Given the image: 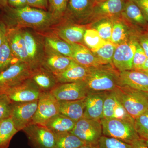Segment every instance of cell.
<instances>
[{
  "label": "cell",
  "instance_id": "obj_2",
  "mask_svg": "<svg viewBox=\"0 0 148 148\" xmlns=\"http://www.w3.org/2000/svg\"><path fill=\"white\" fill-rule=\"evenodd\" d=\"M119 73L111 65L90 67L84 81L88 92L113 91L119 86Z\"/></svg>",
  "mask_w": 148,
  "mask_h": 148
},
{
  "label": "cell",
  "instance_id": "obj_26",
  "mask_svg": "<svg viewBox=\"0 0 148 148\" xmlns=\"http://www.w3.org/2000/svg\"><path fill=\"white\" fill-rule=\"evenodd\" d=\"M71 45L73 48L71 58L78 64L87 68L105 65L85 46L77 43L71 44Z\"/></svg>",
  "mask_w": 148,
  "mask_h": 148
},
{
  "label": "cell",
  "instance_id": "obj_11",
  "mask_svg": "<svg viewBox=\"0 0 148 148\" xmlns=\"http://www.w3.org/2000/svg\"><path fill=\"white\" fill-rule=\"evenodd\" d=\"M33 148H53L55 134L45 125L31 123L23 130Z\"/></svg>",
  "mask_w": 148,
  "mask_h": 148
},
{
  "label": "cell",
  "instance_id": "obj_50",
  "mask_svg": "<svg viewBox=\"0 0 148 148\" xmlns=\"http://www.w3.org/2000/svg\"><path fill=\"white\" fill-rule=\"evenodd\" d=\"M91 1L93 3V4H94L97 3L101 2H103L106 0H91Z\"/></svg>",
  "mask_w": 148,
  "mask_h": 148
},
{
  "label": "cell",
  "instance_id": "obj_40",
  "mask_svg": "<svg viewBox=\"0 0 148 148\" xmlns=\"http://www.w3.org/2000/svg\"><path fill=\"white\" fill-rule=\"evenodd\" d=\"M147 58L145 51L138 42L133 57L132 70L140 71Z\"/></svg>",
  "mask_w": 148,
  "mask_h": 148
},
{
  "label": "cell",
  "instance_id": "obj_13",
  "mask_svg": "<svg viewBox=\"0 0 148 148\" xmlns=\"http://www.w3.org/2000/svg\"><path fill=\"white\" fill-rule=\"evenodd\" d=\"M38 100L23 103H13L10 119L17 131L23 130L32 123Z\"/></svg>",
  "mask_w": 148,
  "mask_h": 148
},
{
  "label": "cell",
  "instance_id": "obj_20",
  "mask_svg": "<svg viewBox=\"0 0 148 148\" xmlns=\"http://www.w3.org/2000/svg\"><path fill=\"white\" fill-rule=\"evenodd\" d=\"M107 92H88L85 98V109L83 117L101 120L103 118L104 101Z\"/></svg>",
  "mask_w": 148,
  "mask_h": 148
},
{
  "label": "cell",
  "instance_id": "obj_18",
  "mask_svg": "<svg viewBox=\"0 0 148 148\" xmlns=\"http://www.w3.org/2000/svg\"><path fill=\"white\" fill-rule=\"evenodd\" d=\"M103 118L126 120L135 123V120L127 113L114 90L107 92L104 101Z\"/></svg>",
  "mask_w": 148,
  "mask_h": 148
},
{
  "label": "cell",
  "instance_id": "obj_15",
  "mask_svg": "<svg viewBox=\"0 0 148 148\" xmlns=\"http://www.w3.org/2000/svg\"><path fill=\"white\" fill-rule=\"evenodd\" d=\"M58 101H71L86 98L88 91L84 81L59 84L50 92Z\"/></svg>",
  "mask_w": 148,
  "mask_h": 148
},
{
  "label": "cell",
  "instance_id": "obj_32",
  "mask_svg": "<svg viewBox=\"0 0 148 148\" xmlns=\"http://www.w3.org/2000/svg\"><path fill=\"white\" fill-rule=\"evenodd\" d=\"M86 26L95 29L104 40L110 41L113 26L112 18H101Z\"/></svg>",
  "mask_w": 148,
  "mask_h": 148
},
{
  "label": "cell",
  "instance_id": "obj_44",
  "mask_svg": "<svg viewBox=\"0 0 148 148\" xmlns=\"http://www.w3.org/2000/svg\"><path fill=\"white\" fill-rule=\"evenodd\" d=\"M7 32V27L5 23L0 18V46L6 38Z\"/></svg>",
  "mask_w": 148,
  "mask_h": 148
},
{
  "label": "cell",
  "instance_id": "obj_5",
  "mask_svg": "<svg viewBox=\"0 0 148 148\" xmlns=\"http://www.w3.org/2000/svg\"><path fill=\"white\" fill-rule=\"evenodd\" d=\"M22 29L25 40L29 66L32 71L41 67L45 54V45L41 34L29 29Z\"/></svg>",
  "mask_w": 148,
  "mask_h": 148
},
{
  "label": "cell",
  "instance_id": "obj_25",
  "mask_svg": "<svg viewBox=\"0 0 148 148\" xmlns=\"http://www.w3.org/2000/svg\"><path fill=\"white\" fill-rule=\"evenodd\" d=\"M30 78L41 92H51L59 84L55 75L42 67L32 71Z\"/></svg>",
  "mask_w": 148,
  "mask_h": 148
},
{
  "label": "cell",
  "instance_id": "obj_6",
  "mask_svg": "<svg viewBox=\"0 0 148 148\" xmlns=\"http://www.w3.org/2000/svg\"><path fill=\"white\" fill-rule=\"evenodd\" d=\"M32 71L25 63L16 61L0 73V93L30 78Z\"/></svg>",
  "mask_w": 148,
  "mask_h": 148
},
{
  "label": "cell",
  "instance_id": "obj_12",
  "mask_svg": "<svg viewBox=\"0 0 148 148\" xmlns=\"http://www.w3.org/2000/svg\"><path fill=\"white\" fill-rule=\"evenodd\" d=\"M41 91L34 83L28 79L2 93L7 95L13 103H23L38 100Z\"/></svg>",
  "mask_w": 148,
  "mask_h": 148
},
{
  "label": "cell",
  "instance_id": "obj_34",
  "mask_svg": "<svg viewBox=\"0 0 148 148\" xmlns=\"http://www.w3.org/2000/svg\"><path fill=\"white\" fill-rule=\"evenodd\" d=\"M106 42L95 29L87 26L84 36V45L92 51L103 46Z\"/></svg>",
  "mask_w": 148,
  "mask_h": 148
},
{
  "label": "cell",
  "instance_id": "obj_10",
  "mask_svg": "<svg viewBox=\"0 0 148 148\" xmlns=\"http://www.w3.org/2000/svg\"><path fill=\"white\" fill-rule=\"evenodd\" d=\"M59 114L58 100L50 92H41L32 123L45 125L49 120Z\"/></svg>",
  "mask_w": 148,
  "mask_h": 148
},
{
  "label": "cell",
  "instance_id": "obj_16",
  "mask_svg": "<svg viewBox=\"0 0 148 148\" xmlns=\"http://www.w3.org/2000/svg\"><path fill=\"white\" fill-rule=\"evenodd\" d=\"M127 1L106 0L94 4L92 14L88 25L101 18H112L120 16Z\"/></svg>",
  "mask_w": 148,
  "mask_h": 148
},
{
  "label": "cell",
  "instance_id": "obj_27",
  "mask_svg": "<svg viewBox=\"0 0 148 148\" xmlns=\"http://www.w3.org/2000/svg\"><path fill=\"white\" fill-rule=\"evenodd\" d=\"M59 114L77 121L82 118L85 109V98L71 101H58Z\"/></svg>",
  "mask_w": 148,
  "mask_h": 148
},
{
  "label": "cell",
  "instance_id": "obj_7",
  "mask_svg": "<svg viewBox=\"0 0 148 148\" xmlns=\"http://www.w3.org/2000/svg\"><path fill=\"white\" fill-rule=\"evenodd\" d=\"M70 132L87 145H97L103 135L101 120L87 119L83 117L76 122L73 129Z\"/></svg>",
  "mask_w": 148,
  "mask_h": 148
},
{
  "label": "cell",
  "instance_id": "obj_46",
  "mask_svg": "<svg viewBox=\"0 0 148 148\" xmlns=\"http://www.w3.org/2000/svg\"><path fill=\"white\" fill-rule=\"evenodd\" d=\"M131 145L132 148H148L145 140L141 138L132 142Z\"/></svg>",
  "mask_w": 148,
  "mask_h": 148
},
{
  "label": "cell",
  "instance_id": "obj_17",
  "mask_svg": "<svg viewBox=\"0 0 148 148\" xmlns=\"http://www.w3.org/2000/svg\"><path fill=\"white\" fill-rule=\"evenodd\" d=\"M112 31L110 41L118 45L142 32L133 27L121 15L112 18Z\"/></svg>",
  "mask_w": 148,
  "mask_h": 148
},
{
  "label": "cell",
  "instance_id": "obj_42",
  "mask_svg": "<svg viewBox=\"0 0 148 148\" xmlns=\"http://www.w3.org/2000/svg\"><path fill=\"white\" fill-rule=\"evenodd\" d=\"M138 43L148 57V32H143L138 37Z\"/></svg>",
  "mask_w": 148,
  "mask_h": 148
},
{
  "label": "cell",
  "instance_id": "obj_14",
  "mask_svg": "<svg viewBox=\"0 0 148 148\" xmlns=\"http://www.w3.org/2000/svg\"><path fill=\"white\" fill-rule=\"evenodd\" d=\"M86 27V25L62 20L50 31L70 44L77 43L84 45V36Z\"/></svg>",
  "mask_w": 148,
  "mask_h": 148
},
{
  "label": "cell",
  "instance_id": "obj_52",
  "mask_svg": "<svg viewBox=\"0 0 148 148\" xmlns=\"http://www.w3.org/2000/svg\"><path fill=\"white\" fill-rule=\"evenodd\" d=\"M145 142L147 145L148 146V140H145Z\"/></svg>",
  "mask_w": 148,
  "mask_h": 148
},
{
  "label": "cell",
  "instance_id": "obj_3",
  "mask_svg": "<svg viewBox=\"0 0 148 148\" xmlns=\"http://www.w3.org/2000/svg\"><path fill=\"white\" fill-rule=\"evenodd\" d=\"M114 91L127 113L134 120L148 111V93L121 86Z\"/></svg>",
  "mask_w": 148,
  "mask_h": 148
},
{
  "label": "cell",
  "instance_id": "obj_23",
  "mask_svg": "<svg viewBox=\"0 0 148 148\" xmlns=\"http://www.w3.org/2000/svg\"><path fill=\"white\" fill-rule=\"evenodd\" d=\"M121 16L141 32H148V22L142 11L132 0H127Z\"/></svg>",
  "mask_w": 148,
  "mask_h": 148
},
{
  "label": "cell",
  "instance_id": "obj_43",
  "mask_svg": "<svg viewBox=\"0 0 148 148\" xmlns=\"http://www.w3.org/2000/svg\"><path fill=\"white\" fill-rule=\"evenodd\" d=\"M139 7L148 22V0H132Z\"/></svg>",
  "mask_w": 148,
  "mask_h": 148
},
{
  "label": "cell",
  "instance_id": "obj_41",
  "mask_svg": "<svg viewBox=\"0 0 148 148\" xmlns=\"http://www.w3.org/2000/svg\"><path fill=\"white\" fill-rule=\"evenodd\" d=\"M29 6L48 11V3L47 0H27Z\"/></svg>",
  "mask_w": 148,
  "mask_h": 148
},
{
  "label": "cell",
  "instance_id": "obj_37",
  "mask_svg": "<svg viewBox=\"0 0 148 148\" xmlns=\"http://www.w3.org/2000/svg\"><path fill=\"white\" fill-rule=\"evenodd\" d=\"M97 146L98 148H132L130 144L103 135L99 140Z\"/></svg>",
  "mask_w": 148,
  "mask_h": 148
},
{
  "label": "cell",
  "instance_id": "obj_29",
  "mask_svg": "<svg viewBox=\"0 0 148 148\" xmlns=\"http://www.w3.org/2000/svg\"><path fill=\"white\" fill-rule=\"evenodd\" d=\"M76 122L59 114L49 120L45 126L54 133L71 132Z\"/></svg>",
  "mask_w": 148,
  "mask_h": 148
},
{
  "label": "cell",
  "instance_id": "obj_48",
  "mask_svg": "<svg viewBox=\"0 0 148 148\" xmlns=\"http://www.w3.org/2000/svg\"><path fill=\"white\" fill-rule=\"evenodd\" d=\"M148 69V57L147 58L145 63L143 64L141 70L139 71H144Z\"/></svg>",
  "mask_w": 148,
  "mask_h": 148
},
{
  "label": "cell",
  "instance_id": "obj_33",
  "mask_svg": "<svg viewBox=\"0 0 148 148\" xmlns=\"http://www.w3.org/2000/svg\"><path fill=\"white\" fill-rule=\"evenodd\" d=\"M117 46L111 41H106L103 46L91 51L105 65L113 66V57Z\"/></svg>",
  "mask_w": 148,
  "mask_h": 148
},
{
  "label": "cell",
  "instance_id": "obj_8",
  "mask_svg": "<svg viewBox=\"0 0 148 148\" xmlns=\"http://www.w3.org/2000/svg\"><path fill=\"white\" fill-rule=\"evenodd\" d=\"M93 7L91 0H69L62 20L86 26L92 14Z\"/></svg>",
  "mask_w": 148,
  "mask_h": 148
},
{
  "label": "cell",
  "instance_id": "obj_36",
  "mask_svg": "<svg viewBox=\"0 0 148 148\" xmlns=\"http://www.w3.org/2000/svg\"><path fill=\"white\" fill-rule=\"evenodd\" d=\"M48 10L53 17L61 21L65 15L69 0H47Z\"/></svg>",
  "mask_w": 148,
  "mask_h": 148
},
{
  "label": "cell",
  "instance_id": "obj_47",
  "mask_svg": "<svg viewBox=\"0 0 148 148\" xmlns=\"http://www.w3.org/2000/svg\"><path fill=\"white\" fill-rule=\"evenodd\" d=\"M8 5V0H0V10H1Z\"/></svg>",
  "mask_w": 148,
  "mask_h": 148
},
{
  "label": "cell",
  "instance_id": "obj_19",
  "mask_svg": "<svg viewBox=\"0 0 148 148\" xmlns=\"http://www.w3.org/2000/svg\"><path fill=\"white\" fill-rule=\"evenodd\" d=\"M72 60L71 57L58 53L45 45L44 56L41 67L56 75L66 70Z\"/></svg>",
  "mask_w": 148,
  "mask_h": 148
},
{
  "label": "cell",
  "instance_id": "obj_28",
  "mask_svg": "<svg viewBox=\"0 0 148 148\" xmlns=\"http://www.w3.org/2000/svg\"><path fill=\"white\" fill-rule=\"evenodd\" d=\"M40 33L42 36L46 45L58 53L71 58L73 48L71 44L58 38L50 31Z\"/></svg>",
  "mask_w": 148,
  "mask_h": 148
},
{
  "label": "cell",
  "instance_id": "obj_31",
  "mask_svg": "<svg viewBox=\"0 0 148 148\" xmlns=\"http://www.w3.org/2000/svg\"><path fill=\"white\" fill-rule=\"evenodd\" d=\"M18 132L10 118L0 121V148H8L12 139Z\"/></svg>",
  "mask_w": 148,
  "mask_h": 148
},
{
  "label": "cell",
  "instance_id": "obj_49",
  "mask_svg": "<svg viewBox=\"0 0 148 148\" xmlns=\"http://www.w3.org/2000/svg\"><path fill=\"white\" fill-rule=\"evenodd\" d=\"M78 148H98V146H91V145H85L82 146V147H80Z\"/></svg>",
  "mask_w": 148,
  "mask_h": 148
},
{
  "label": "cell",
  "instance_id": "obj_22",
  "mask_svg": "<svg viewBox=\"0 0 148 148\" xmlns=\"http://www.w3.org/2000/svg\"><path fill=\"white\" fill-rule=\"evenodd\" d=\"M119 86L148 93V75L134 70L120 72Z\"/></svg>",
  "mask_w": 148,
  "mask_h": 148
},
{
  "label": "cell",
  "instance_id": "obj_24",
  "mask_svg": "<svg viewBox=\"0 0 148 148\" xmlns=\"http://www.w3.org/2000/svg\"><path fill=\"white\" fill-rule=\"evenodd\" d=\"M89 71L90 68L83 66L72 60L66 70L55 76L59 84L84 81Z\"/></svg>",
  "mask_w": 148,
  "mask_h": 148
},
{
  "label": "cell",
  "instance_id": "obj_38",
  "mask_svg": "<svg viewBox=\"0 0 148 148\" xmlns=\"http://www.w3.org/2000/svg\"><path fill=\"white\" fill-rule=\"evenodd\" d=\"M135 127L140 138L148 140V111L135 119Z\"/></svg>",
  "mask_w": 148,
  "mask_h": 148
},
{
  "label": "cell",
  "instance_id": "obj_21",
  "mask_svg": "<svg viewBox=\"0 0 148 148\" xmlns=\"http://www.w3.org/2000/svg\"><path fill=\"white\" fill-rule=\"evenodd\" d=\"M6 38L15 59L29 66L28 55L22 29L7 28Z\"/></svg>",
  "mask_w": 148,
  "mask_h": 148
},
{
  "label": "cell",
  "instance_id": "obj_39",
  "mask_svg": "<svg viewBox=\"0 0 148 148\" xmlns=\"http://www.w3.org/2000/svg\"><path fill=\"white\" fill-rule=\"evenodd\" d=\"M13 105L7 95L0 93V121L10 118Z\"/></svg>",
  "mask_w": 148,
  "mask_h": 148
},
{
  "label": "cell",
  "instance_id": "obj_51",
  "mask_svg": "<svg viewBox=\"0 0 148 148\" xmlns=\"http://www.w3.org/2000/svg\"><path fill=\"white\" fill-rule=\"evenodd\" d=\"M143 71V72H144V73H145L147 74V75H148V70H146V71Z\"/></svg>",
  "mask_w": 148,
  "mask_h": 148
},
{
  "label": "cell",
  "instance_id": "obj_4",
  "mask_svg": "<svg viewBox=\"0 0 148 148\" xmlns=\"http://www.w3.org/2000/svg\"><path fill=\"white\" fill-rule=\"evenodd\" d=\"M103 135L115 138L130 144L140 139L132 122L118 119H104L101 120Z\"/></svg>",
  "mask_w": 148,
  "mask_h": 148
},
{
  "label": "cell",
  "instance_id": "obj_30",
  "mask_svg": "<svg viewBox=\"0 0 148 148\" xmlns=\"http://www.w3.org/2000/svg\"><path fill=\"white\" fill-rule=\"evenodd\" d=\"M55 145L53 148H78L87 145L70 132L54 133Z\"/></svg>",
  "mask_w": 148,
  "mask_h": 148
},
{
  "label": "cell",
  "instance_id": "obj_35",
  "mask_svg": "<svg viewBox=\"0 0 148 148\" xmlns=\"http://www.w3.org/2000/svg\"><path fill=\"white\" fill-rule=\"evenodd\" d=\"M16 61L12 53L7 38L0 46V73L5 70Z\"/></svg>",
  "mask_w": 148,
  "mask_h": 148
},
{
  "label": "cell",
  "instance_id": "obj_9",
  "mask_svg": "<svg viewBox=\"0 0 148 148\" xmlns=\"http://www.w3.org/2000/svg\"><path fill=\"white\" fill-rule=\"evenodd\" d=\"M138 36L132 37L117 46L113 57L112 64L115 69L119 72L132 70Z\"/></svg>",
  "mask_w": 148,
  "mask_h": 148
},
{
  "label": "cell",
  "instance_id": "obj_45",
  "mask_svg": "<svg viewBox=\"0 0 148 148\" xmlns=\"http://www.w3.org/2000/svg\"><path fill=\"white\" fill-rule=\"evenodd\" d=\"M8 5L14 8H20L28 6L27 0H8Z\"/></svg>",
  "mask_w": 148,
  "mask_h": 148
},
{
  "label": "cell",
  "instance_id": "obj_1",
  "mask_svg": "<svg viewBox=\"0 0 148 148\" xmlns=\"http://www.w3.org/2000/svg\"><path fill=\"white\" fill-rule=\"evenodd\" d=\"M0 18L7 28L29 29L40 33L50 31L60 22L48 11L29 6L14 8L8 5L1 10Z\"/></svg>",
  "mask_w": 148,
  "mask_h": 148
}]
</instances>
